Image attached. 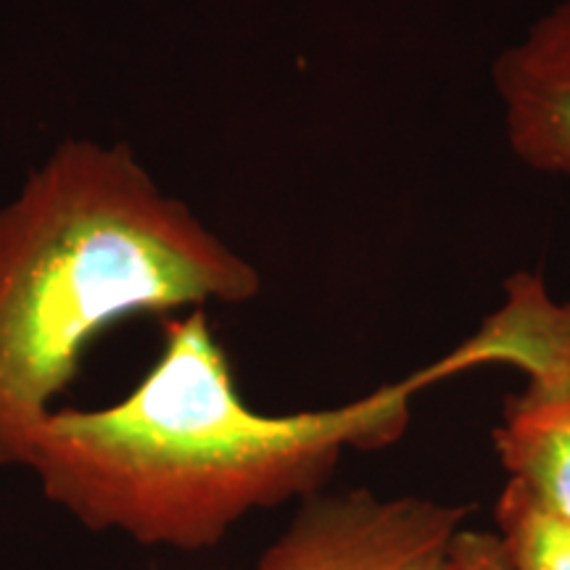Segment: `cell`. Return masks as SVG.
<instances>
[{"mask_svg":"<svg viewBox=\"0 0 570 570\" xmlns=\"http://www.w3.org/2000/svg\"><path fill=\"white\" fill-rule=\"evenodd\" d=\"M468 508L373 491L315 494L256 570H449Z\"/></svg>","mask_w":570,"mask_h":570,"instance_id":"4","label":"cell"},{"mask_svg":"<svg viewBox=\"0 0 570 570\" xmlns=\"http://www.w3.org/2000/svg\"><path fill=\"white\" fill-rule=\"evenodd\" d=\"M473 367L460 344L338 407L269 415L240 394L206 309H190L164 323L154 365L119 402L56 407L27 470L82 529L206 552L252 512L320 494L346 452L394 444L420 391Z\"/></svg>","mask_w":570,"mask_h":570,"instance_id":"1","label":"cell"},{"mask_svg":"<svg viewBox=\"0 0 570 570\" xmlns=\"http://www.w3.org/2000/svg\"><path fill=\"white\" fill-rule=\"evenodd\" d=\"M449 570H512L494 531L462 529L454 539Z\"/></svg>","mask_w":570,"mask_h":570,"instance_id":"7","label":"cell"},{"mask_svg":"<svg viewBox=\"0 0 570 570\" xmlns=\"http://www.w3.org/2000/svg\"><path fill=\"white\" fill-rule=\"evenodd\" d=\"M148 570H154V568H148Z\"/></svg>","mask_w":570,"mask_h":570,"instance_id":"8","label":"cell"},{"mask_svg":"<svg viewBox=\"0 0 570 570\" xmlns=\"http://www.w3.org/2000/svg\"><path fill=\"white\" fill-rule=\"evenodd\" d=\"M494 90L515 159L537 173L570 177V0L499 56Z\"/></svg>","mask_w":570,"mask_h":570,"instance_id":"5","label":"cell"},{"mask_svg":"<svg viewBox=\"0 0 570 570\" xmlns=\"http://www.w3.org/2000/svg\"><path fill=\"white\" fill-rule=\"evenodd\" d=\"M259 291V269L127 142L61 140L0 206V468H27L56 399L119 320Z\"/></svg>","mask_w":570,"mask_h":570,"instance_id":"2","label":"cell"},{"mask_svg":"<svg viewBox=\"0 0 570 570\" xmlns=\"http://www.w3.org/2000/svg\"><path fill=\"white\" fill-rule=\"evenodd\" d=\"M470 341L481 365L523 375L491 431L504 483L570 523V302L554 298L539 275L518 273Z\"/></svg>","mask_w":570,"mask_h":570,"instance_id":"3","label":"cell"},{"mask_svg":"<svg viewBox=\"0 0 570 570\" xmlns=\"http://www.w3.org/2000/svg\"><path fill=\"white\" fill-rule=\"evenodd\" d=\"M494 520L512 570H570V523L539 510L510 483L499 491Z\"/></svg>","mask_w":570,"mask_h":570,"instance_id":"6","label":"cell"}]
</instances>
